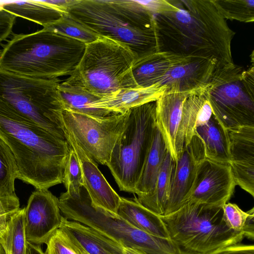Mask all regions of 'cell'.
Wrapping results in <instances>:
<instances>
[{
  "label": "cell",
  "instance_id": "12",
  "mask_svg": "<svg viewBox=\"0 0 254 254\" xmlns=\"http://www.w3.org/2000/svg\"><path fill=\"white\" fill-rule=\"evenodd\" d=\"M236 186L229 164L204 158L198 165L187 202L222 207L231 198Z\"/></svg>",
  "mask_w": 254,
  "mask_h": 254
},
{
  "label": "cell",
  "instance_id": "41",
  "mask_svg": "<svg viewBox=\"0 0 254 254\" xmlns=\"http://www.w3.org/2000/svg\"><path fill=\"white\" fill-rule=\"evenodd\" d=\"M26 254H45L40 246L35 245L27 241Z\"/></svg>",
  "mask_w": 254,
  "mask_h": 254
},
{
  "label": "cell",
  "instance_id": "13",
  "mask_svg": "<svg viewBox=\"0 0 254 254\" xmlns=\"http://www.w3.org/2000/svg\"><path fill=\"white\" fill-rule=\"evenodd\" d=\"M63 216L59 199L48 190H36L24 207L26 240L35 245L46 244L60 228Z\"/></svg>",
  "mask_w": 254,
  "mask_h": 254
},
{
  "label": "cell",
  "instance_id": "25",
  "mask_svg": "<svg viewBox=\"0 0 254 254\" xmlns=\"http://www.w3.org/2000/svg\"><path fill=\"white\" fill-rule=\"evenodd\" d=\"M196 133L203 142L206 158L229 164L230 158L227 131L213 115L206 124L196 128Z\"/></svg>",
  "mask_w": 254,
  "mask_h": 254
},
{
  "label": "cell",
  "instance_id": "27",
  "mask_svg": "<svg viewBox=\"0 0 254 254\" xmlns=\"http://www.w3.org/2000/svg\"><path fill=\"white\" fill-rule=\"evenodd\" d=\"M168 151L163 136L156 124L152 142L135 188L134 194L137 196L147 194L153 190Z\"/></svg>",
  "mask_w": 254,
  "mask_h": 254
},
{
  "label": "cell",
  "instance_id": "11",
  "mask_svg": "<svg viewBox=\"0 0 254 254\" xmlns=\"http://www.w3.org/2000/svg\"><path fill=\"white\" fill-rule=\"evenodd\" d=\"M128 113L129 110L124 114L96 117L64 110L62 125L63 130L72 135L94 161L107 165L125 128Z\"/></svg>",
  "mask_w": 254,
  "mask_h": 254
},
{
  "label": "cell",
  "instance_id": "26",
  "mask_svg": "<svg viewBox=\"0 0 254 254\" xmlns=\"http://www.w3.org/2000/svg\"><path fill=\"white\" fill-rule=\"evenodd\" d=\"M0 8L46 28L59 20L64 13L42 0L0 1Z\"/></svg>",
  "mask_w": 254,
  "mask_h": 254
},
{
  "label": "cell",
  "instance_id": "32",
  "mask_svg": "<svg viewBox=\"0 0 254 254\" xmlns=\"http://www.w3.org/2000/svg\"><path fill=\"white\" fill-rule=\"evenodd\" d=\"M224 19L245 23L254 21V0H212Z\"/></svg>",
  "mask_w": 254,
  "mask_h": 254
},
{
  "label": "cell",
  "instance_id": "28",
  "mask_svg": "<svg viewBox=\"0 0 254 254\" xmlns=\"http://www.w3.org/2000/svg\"><path fill=\"white\" fill-rule=\"evenodd\" d=\"M58 91L64 110L96 117H104L113 114L106 110L92 108V105L101 97L91 94L79 86L65 80L60 83Z\"/></svg>",
  "mask_w": 254,
  "mask_h": 254
},
{
  "label": "cell",
  "instance_id": "5",
  "mask_svg": "<svg viewBox=\"0 0 254 254\" xmlns=\"http://www.w3.org/2000/svg\"><path fill=\"white\" fill-rule=\"evenodd\" d=\"M58 199L61 211L67 219L88 226L123 247L147 254H179V246L172 240L143 232L118 215L93 206L83 186L76 192L61 193Z\"/></svg>",
  "mask_w": 254,
  "mask_h": 254
},
{
  "label": "cell",
  "instance_id": "15",
  "mask_svg": "<svg viewBox=\"0 0 254 254\" xmlns=\"http://www.w3.org/2000/svg\"><path fill=\"white\" fill-rule=\"evenodd\" d=\"M64 132L79 160L82 173L83 186L88 193L92 205L107 212L117 215L121 197L110 186L95 161L74 137L66 131Z\"/></svg>",
  "mask_w": 254,
  "mask_h": 254
},
{
  "label": "cell",
  "instance_id": "39",
  "mask_svg": "<svg viewBox=\"0 0 254 254\" xmlns=\"http://www.w3.org/2000/svg\"><path fill=\"white\" fill-rule=\"evenodd\" d=\"M249 215L243 229L244 237L253 240L254 238V208L249 211Z\"/></svg>",
  "mask_w": 254,
  "mask_h": 254
},
{
  "label": "cell",
  "instance_id": "38",
  "mask_svg": "<svg viewBox=\"0 0 254 254\" xmlns=\"http://www.w3.org/2000/svg\"><path fill=\"white\" fill-rule=\"evenodd\" d=\"M42 1L64 13H68L69 7L73 5L76 1V0H48Z\"/></svg>",
  "mask_w": 254,
  "mask_h": 254
},
{
  "label": "cell",
  "instance_id": "18",
  "mask_svg": "<svg viewBox=\"0 0 254 254\" xmlns=\"http://www.w3.org/2000/svg\"><path fill=\"white\" fill-rule=\"evenodd\" d=\"M191 93L167 88L156 101V125L174 162L178 157L177 139L183 105Z\"/></svg>",
  "mask_w": 254,
  "mask_h": 254
},
{
  "label": "cell",
  "instance_id": "40",
  "mask_svg": "<svg viewBox=\"0 0 254 254\" xmlns=\"http://www.w3.org/2000/svg\"><path fill=\"white\" fill-rule=\"evenodd\" d=\"M11 216L0 200V235L4 231L7 223Z\"/></svg>",
  "mask_w": 254,
  "mask_h": 254
},
{
  "label": "cell",
  "instance_id": "34",
  "mask_svg": "<svg viewBox=\"0 0 254 254\" xmlns=\"http://www.w3.org/2000/svg\"><path fill=\"white\" fill-rule=\"evenodd\" d=\"M46 244L45 254H87L60 228L53 233Z\"/></svg>",
  "mask_w": 254,
  "mask_h": 254
},
{
  "label": "cell",
  "instance_id": "22",
  "mask_svg": "<svg viewBox=\"0 0 254 254\" xmlns=\"http://www.w3.org/2000/svg\"><path fill=\"white\" fill-rule=\"evenodd\" d=\"M59 228L87 254H124L122 246L80 223L63 216Z\"/></svg>",
  "mask_w": 254,
  "mask_h": 254
},
{
  "label": "cell",
  "instance_id": "17",
  "mask_svg": "<svg viewBox=\"0 0 254 254\" xmlns=\"http://www.w3.org/2000/svg\"><path fill=\"white\" fill-rule=\"evenodd\" d=\"M217 66V61L213 58L186 57L184 61L171 68L157 84L181 92L201 90L210 82Z\"/></svg>",
  "mask_w": 254,
  "mask_h": 254
},
{
  "label": "cell",
  "instance_id": "31",
  "mask_svg": "<svg viewBox=\"0 0 254 254\" xmlns=\"http://www.w3.org/2000/svg\"><path fill=\"white\" fill-rule=\"evenodd\" d=\"M46 28L86 45L96 41L100 37L68 13H64L59 20Z\"/></svg>",
  "mask_w": 254,
  "mask_h": 254
},
{
  "label": "cell",
  "instance_id": "19",
  "mask_svg": "<svg viewBox=\"0 0 254 254\" xmlns=\"http://www.w3.org/2000/svg\"><path fill=\"white\" fill-rule=\"evenodd\" d=\"M212 115V109L204 89L195 91L187 97L183 105L177 135L178 155L196 134V128L206 124Z\"/></svg>",
  "mask_w": 254,
  "mask_h": 254
},
{
  "label": "cell",
  "instance_id": "4",
  "mask_svg": "<svg viewBox=\"0 0 254 254\" xmlns=\"http://www.w3.org/2000/svg\"><path fill=\"white\" fill-rule=\"evenodd\" d=\"M86 44L47 28L14 34L1 50L0 69L29 77L52 79L70 75Z\"/></svg>",
  "mask_w": 254,
  "mask_h": 254
},
{
  "label": "cell",
  "instance_id": "1",
  "mask_svg": "<svg viewBox=\"0 0 254 254\" xmlns=\"http://www.w3.org/2000/svg\"><path fill=\"white\" fill-rule=\"evenodd\" d=\"M176 11L154 15L157 52L216 60L218 66L233 64L235 35L212 0H177Z\"/></svg>",
  "mask_w": 254,
  "mask_h": 254
},
{
  "label": "cell",
  "instance_id": "23",
  "mask_svg": "<svg viewBox=\"0 0 254 254\" xmlns=\"http://www.w3.org/2000/svg\"><path fill=\"white\" fill-rule=\"evenodd\" d=\"M117 215L138 229L155 236L170 239L160 216L142 205L135 197L133 199L121 197Z\"/></svg>",
  "mask_w": 254,
  "mask_h": 254
},
{
  "label": "cell",
  "instance_id": "21",
  "mask_svg": "<svg viewBox=\"0 0 254 254\" xmlns=\"http://www.w3.org/2000/svg\"><path fill=\"white\" fill-rule=\"evenodd\" d=\"M186 57L156 52L134 62L130 71L135 87H148L159 83L173 66Z\"/></svg>",
  "mask_w": 254,
  "mask_h": 254
},
{
  "label": "cell",
  "instance_id": "14",
  "mask_svg": "<svg viewBox=\"0 0 254 254\" xmlns=\"http://www.w3.org/2000/svg\"><path fill=\"white\" fill-rule=\"evenodd\" d=\"M205 158L203 142L196 133L174 162L170 195L164 215L174 212L188 201L199 163Z\"/></svg>",
  "mask_w": 254,
  "mask_h": 254
},
{
  "label": "cell",
  "instance_id": "30",
  "mask_svg": "<svg viewBox=\"0 0 254 254\" xmlns=\"http://www.w3.org/2000/svg\"><path fill=\"white\" fill-rule=\"evenodd\" d=\"M26 246L24 207L10 218L0 235V254H26Z\"/></svg>",
  "mask_w": 254,
  "mask_h": 254
},
{
  "label": "cell",
  "instance_id": "42",
  "mask_svg": "<svg viewBox=\"0 0 254 254\" xmlns=\"http://www.w3.org/2000/svg\"><path fill=\"white\" fill-rule=\"evenodd\" d=\"M124 254H147L145 252L134 248L123 247Z\"/></svg>",
  "mask_w": 254,
  "mask_h": 254
},
{
  "label": "cell",
  "instance_id": "7",
  "mask_svg": "<svg viewBox=\"0 0 254 254\" xmlns=\"http://www.w3.org/2000/svg\"><path fill=\"white\" fill-rule=\"evenodd\" d=\"M135 61L126 46L100 36L86 45L78 64L65 81L102 98L132 87L130 71Z\"/></svg>",
  "mask_w": 254,
  "mask_h": 254
},
{
  "label": "cell",
  "instance_id": "16",
  "mask_svg": "<svg viewBox=\"0 0 254 254\" xmlns=\"http://www.w3.org/2000/svg\"><path fill=\"white\" fill-rule=\"evenodd\" d=\"M229 165L236 185L254 197V127L227 129Z\"/></svg>",
  "mask_w": 254,
  "mask_h": 254
},
{
  "label": "cell",
  "instance_id": "2",
  "mask_svg": "<svg viewBox=\"0 0 254 254\" xmlns=\"http://www.w3.org/2000/svg\"><path fill=\"white\" fill-rule=\"evenodd\" d=\"M0 138L8 146L17 168V179L36 190L63 183L70 146L27 119L0 98Z\"/></svg>",
  "mask_w": 254,
  "mask_h": 254
},
{
  "label": "cell",
  "instance_id": "29",
  "mask_svg": "<svg viewBox=\"0 0 254 254\" xmlns=\"http://www.w3.org/2000/svg\"><path fill=\"white\" fill-rule=\"evenodd\" d=\"M173 164L168 151L153 190L147 194L135 197L142 205L160 216L164 215L169 198Z\"/></svg>",
  "mask_w": 254,
  "mask_h": 254
},
{
  "label": "cell",
  "instance_id": "24",
  "mask_svg": "<svg viewBox=\"0 0 254 254\" xmlns=\"http://www.w3.org/2000/svg\"><path fill=\"white\" fill-rule=\"evenodd\" d=\"M17 177V168L13 154L0 138V200L11 216L20 209L14 188Z\"/></svg>",
  "mask_w": 254,
  "mask_h": 254
},
{
  "label": "cell",
  "instance_id": "6",
  "mask_svg": "<svg viewBox=\"0 0 254 254\" xmlns=\"http://www.w3.org/2000/svg\"><path fill=\"white\" fill-rule=\"evenodd\" d=\"M160 217L171 240L197 254H208L240 244L244 238L242 231L228 227L221 206L188 202L176 211Z\"/></svg>",
  "mask_w": 254,
  "mask_h": 254
},
{
  "label": "cell",
  "instance_id": "9",
  "mask_svg": "<svg viewBox=\"0 0 254 254\" xmlns=\"http://www.w3.org/2000/svg\"><path fill=\"white\" fill-rule=\"evenodd\" d=\"M156 101L131 109L107 165L120 190L135 193L156 126Z\"/></svg>",
  "mask_w": 254,
  "mask_h": 254
},
{
  "label": "cell",
  "instance_id": "35",
  "mask_svg": "<svg viewBox=\"0 0 254 254\" xmlns=\"http://www.w3.org/2000/svg\"><path fill=\"white\" fill-rule=\"evenodd\" d=\"M222 208L224 220L228 227L236 232L242 231L249 211L245 212L237 204L232 203H226Z\"/></svg>",
  "mask_w": 254,
  "mask_h": 254
},
{
  "label": "cell",
  "instance_id": "20",
  "mask_svg": "<svg viewBox=\"0 0 254 254\" xmlns=\"http://www.w3.org/2000/svg\"><path fill=\"white\" fill-rule=\"evenodd\" d=\"M166 88V86L158 84L144 88H122L101 98L91 107L106 110L113 114H124L133 108L156 101Z\"/></svg>",
  "mask_w": 254,
  "mask_h": 254
},
{
  "label": "cell",
  "instance_id": "33",
  "mask_svg": "<svg viewBox=\"0 0 254 254\" xmlns=\"http://www.w3.org/2000/svg\"><path fill=\"white\" fill-rule=\"evenodd\" d=\"M63 183L66 191L69 192H77L83 185L80 164L75 151L70 146L64 169Z\"/></svg>",
  "mask_w": 254,
  "mask_h": 254
},
{
  "label": "cell",
  "instance_id": "37",
  "mask_svg": "<svg viewBox=\"0 0 254 254\" xmlns=\"http://www.w3.org/2000/svg\"><path fill=\"white\" fill-rule=\"evenodd\" d=\"M208 254H254V246L237 244L217 249Z\"/></svg>",
  "mask_w": 254,
  "mask_h": 254
},
{
  "label": "cell",
  "instance_id": "8",
  "mask_svg": "<svg viewBox=\"0 0 254 254\" xmlns=\"http://www.w3.org/2000/svg\"><path fill=\"white\" fill-rule=\"evenodd\" d=\"M59 78L39 79L0 69V98L19 114L54 135L66 139Z\"/></svg>",
  "mask_w": 254,
  "mask_h": 254
},
{
  "label": "cell",
  "instance_id": "10",
  "mask_svg": "<svg viewBox=\"0 0 254 254\" xmlns=\"http://www.w3.org/2000/svg\"><path fill=\"white\" fill-rule=\"evenodd\" d=\"M243 70L234 63L217 66L204 88L213 115L226 130L254 127V93L242 81Z\"/></svg>",
  "mask_w": 254,
  "mask_h": 254
},
{
  "label": "cell",
  "instance_id": "3",
  "mask_svg": "<svg viewBox=\"0 0 254 254\" xmlns=\"http://www.w3.org/2000/svg\"><path fill=\"white\" fill-rule=\"evenodd\" d=\"M68 13L99 36L126 46L136 61L157 52L154 14L143 0H76Z\"/></svg>",
  "mask_w": 254,
  "mask_h": 254
},
{
  "label": "cell",
  "instance_id": "36",
  "mask_svg": "<svg viewBox=\"0 0 254 254\" xmlns=\"http://www.w3.org/2000/svg\"><path fill=\"white\" fill-rule=\"evenodd\" d=\"M16 16L0 8V43L11 33Z\"/></svg>",
  "mask_w": 254,
  "mask_h": 254
},
{
  "label": "cell",
  "instance_id": "43",
  "mask_svg": "<svg viewBox=\"0 0 254 254\" xmlns=\"http://www.w3.org/2000/svg\"><path fill=\"white\" fill-rule=\"evenodd\" d=\"M1 50H0V57H1Z\"/></svg>",
  "mask_w": 254,
  "mask_h": 254
}]
</instances>
